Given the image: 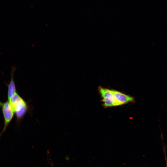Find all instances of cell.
<instances>
[{"label":"cell","mask_w":167,"mask_h":167,"mask_svg":"<svg viewBox=\"0 0 167 167\" xmlns=\"http://www.w3.org/2000/svg\"><path fill=\"white\" fill-rule=\"evenodd\" d=\"M17 119L20 120L27 112L28 105L26 102L18 94L14 95L8 100Z\"/></svg>","instance_id":"1"},{"label":"cell","mask_w":167,"mask_h":167,"mask_svg":"<svg viewBox=\"0 0 167 167\" xmlns=\"http://www.w3.org/2000/svg\"><path fill=\"white\" fill-rule=\"evenodd\" d=\"M1 107L4 118V126L0 134V137L5 131L12 120L15 113L8 101L2 103Z\"/></svg>","instance_id":"2"},{"label":"cell","mask_w":167,"mask_h":167,"mask_svg":"<svg viewBox=\"0 0 167 167\" xmlns=\"http://www.w3.org/2000/svg\"><path fill=\"white\" fill-rule=\"evenodd\" d=\"M120 105L133 102L134 98L120 92L114 90H110Z\"/></svg>","instance_id":"3"},{"label":"cell","mask_w":167,"mask_h":167,"mask_svg":"<svg viewBox=\"0 0 167 167\" xmlns=\"http://www.w3.org/2000/svg\"><path fill=\"white\" fill-rule=\"evenodd\" d=\"M16 68L15 66L12 67L11 73V80L7 85L8 87L7 96L8 100L17 92L15 83L14 79V73Z\"/></svg>","instance_id":"4"},{"label":"cell","mask_w":167,"mask_h":167,"mask_svg":"<svg viewBox=\"0 0 167 167\" xmlns=\"http://www.w3.org/2000/svg\"><path fill=\"white\" fill-rule=\"evenodd\" d=\"M2 103L0 101V107H1Z\"/></svg>","instance_id":"5"}]
</instances>
